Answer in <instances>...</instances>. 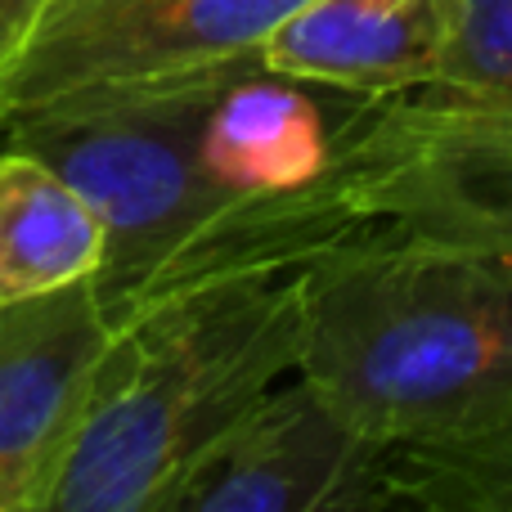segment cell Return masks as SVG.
<instances>
[{"instance_id":"obj_3","label":"cell","mask_w":512,"mask_h":512,"mask_svg":"<svg viewBox=\"0 0 512 512\" xmlns=\"http://www.w3.org/2000/svg\"><path fill=\"white\" fill-rule=\"evenodd\" d=\"M243 59L81 86L0 113V140L50 162L95 207L104 265L90 283L108 324L207 216L234 203L203 167V126Z\"/></svg>"},{"instance_id":"obj_13","label":"cell","mask_w":512,"mask_h":512,"mask_svg":"<svg viewBox=\"0 0 512 512\" xmlns=\"http://www.w3.org/2000/svg\"><path fill=\"white\" fill-rule=\"evenodd\" d=\"M54 0H0V77L14 63V54L27 45V36L36 32V23L45 18Z\"/></svg>"},{"instance_id":"obj_11","label":"cell","mask_w":512,"mask_h":512,"mask_svg":"<svg viewBox=\"0 0 512 512\" xmlns=\"http://www.w3.org/2000/svg\"><path fill=\"white\" fill-rule=\"evenodd\" d=\"M387 508L512 512V405L378 445Z\"/></svg>"},{"instance_id":"obj_9","label":"cell","mask_w":512,"mask_h":512,"mask_svg":"<svg viewBox=\"0 0 512 512\" xmlns=\"http://www.w3.org/2000/svg\"><path fill=\"white\" fill-rule=\"evenodd\" d=\"M256 59L292 81L346 95H405L436 81V0H306L261 41Z\"/></svg>"},{"instance_id":"obj_10","label":"cell","mask_w":512,"mask_h":512,"mask_svg":"<svg viewBox=\"0 0 512 512\" xmlns=\"http://www.w3.org/2000/svg\"><path fill=\"white\" fill-rule=\"evenodd\" d=\"M104 225L95 207L36 153L0 140V301L95 279Z\"/></svg>"},{"instance_id":"obj_7","label":"cell","mask_w":512,"mask_h":512,"mask_svg":"<svg viewBox=\"0 0 512 512\" xmlns=\"http://www.w3.org/2000/svg\"><path fill=\"white\" fill-rule=\"evenodd\" d=\"M108 333L90 279L0 301V512H50Z\"/></svg>"},{"instance_id":"obj_5","label":"cell","mask_w":512,"mask_h":512,"mask_svg":"<svg viewBox=\"0 0 512 512\" xmlns=\"http://www.w3.org/2000/svg\"><path fill=\"white\" fill-rule=\"evenodd\" d=\"M301 5L306 0H54L0 77V113L81 86L243 59Z\"/></svg>"},{"instance_id":"obj_2","label":"cell","mask_w":512,"mask_h":512,"mask_svg":"<svg viewBox=\"0 0 512 512\" xmlns=\"http://www.w3.org/2000/svg\"><path fill=\"white\" fill-rule=\"evenodd\" d=\"M301 373L373 441L512 405V265L382 248L306 274Z\"/></svg>"},{"instance_id":"obj_12","label":"cell","mask_w":512,"mask_h":512,"mask_svg":"<svg viewBox=\"0 0 512 512\" xmlns=\"http://www.w3.org/2000/svg\"><path fill=\"white\" fill-rule=\"evenodd\" d=\"M441 59L436 90L512 108V0H436Z\"/></svg>"},{"instance_id":"obj_4","label":"cell","mask_w":512,"mask_h":512,"mask_svg":"<svg viewBox=\"0 0 512 512\" xmlns=\"http://www.w3.org/2000/svg\"><path fill=\"white\" fill-rule=\"evenodd\" d=\"M333 180L382 248L512 265V108L450 90L373 95L351 113Z\"/></svg>"},{"instance_id":"obj_6","label":"cell","mask_w":512,"mask_h":512,"mask_svg":"<svg viewBox=\"0 0 512 512\" xmlns=\"http://www.w3.org/2000/svg\"><path fill=\"white\" fill-rule=\"evenodd\" d=\"M378 445L297 369L180 477L162 512L387 508Z\"/></svg>"},{"instance_id":"obj_8","label":"cell","mask_w":512,"mask_h":512,"mask_svg":"<svg viewBox=\"0 0 512 512\" xmlns=\"http://www.w3.org/2000/svg\"><path fill=\"white\" fill-rule=\"evenodd\" d=\"M373 95L292 81L243 59L203 126V167L230 198L283 194L324 176L351 113Z\"/></svg>"},{"instance_id":"obj_1","label":"cell","mask_w":512,"mask_h":512,"mask_svg":"<svg viewBox=\"0 0 512 512\" xmlns=\"http://www.w3.org/2000/svg\"><path fill=\"white\" fill-rule=\"evenodd\" d=\"M306 274L153 297L108 333L50 512H162L189 468L301 369Z\"/></svg>"}]
</instances>
